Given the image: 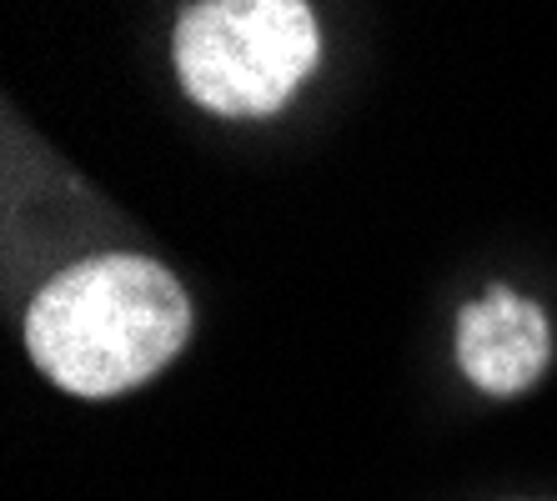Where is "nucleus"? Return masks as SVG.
<instances>
[{
  "label": "nucleus",
  "instance_id": "nucleus-1",
  "mask_svg": "<svg viewBox=\"0 0 557 501\" xmlns=\"http://www.w3.org/2000/svg\"><path fill=\"white\" fill-rule=\"evenodd\" d=\"M191 331V291L141 251H96L55 271L21 316L30 366L76 401H111L146 386L182 356Z\"/></svg>",
  "mask_w": 557,
  "mask_h": 501
},
{
  "label": "nucleus",
  "instance_id": "nucleus-3",
  "mask_svg": "<svg viewBox=\"0 0 557 501\" xmlns=\"http://www.w3.org/2000/svg\"><path fill=\"white\" fill-rule=\"evenodd\" d=\"M553 322L543 301L512 291V286H487L482 296L457 306L453 356L457 372L472 391L493 401H512L547 376L553 366Z\"/></svg>",
  "mask_w": 557,
  "mask_h": 501
},
{
  "label": "nucleus",
  "instance_id": "nucleus-2",
  "mask_svg": "<svg viewBox=\"0 0 557 501\" xmlns=\"http://www.w3.org/2000/svg\"><path fill=\"white\" fill-rule=\"evenodd\" d=\"M171 65L191 105L221 121H272L322 65L307 0H201L176 15Z\"/></svg>",
  "mask_w": 557,
  "mask_h": 501
}]
</instances>
